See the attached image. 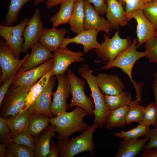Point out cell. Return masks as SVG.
Returning <instances> with one entry per match:
<instances>
[{
  "label": "cell",
  "mask_w": 157,
  "mask_h": 157,
  "mask_svg": "<svg viewBox=\"0 0 157 157\" xmlns=\"http://www.w3.org/2000/svg\"><path fill=\"white\" fill-rule=\"evenodd\" d=\"M157 0H144L145 3H148L151 2L152 1H154Z\"/></svg>",
  "instance_id": "816d5d0a"
},
{
  "label": "cell",
  "mask_w": 157,
  "mask_h": 157,
  "mask_svg": "<svg viewBox=\"0 0 157 157\" xmlns=\"http://www.w3.org/2000/svg\"><path fill=\"white\" fill-rule=\"evenodd\" d=\"M78 72L87 83L91 92V96L94 103V122L101 128L105 124L106 118L110 111L106 105L104 95L100 89L94 76L89 66L83 64L79 68Z\"/></svg>",
  "instance_id": "277c9868"
},
{
  "label": "cell",
  "mask_w": 157,
  "mask_h": 157,
  "mask_svg": "<svg viewBox=\"0 0 157 157\" xmlns=\"http://www.w3.org/2000/svg\"><path fill=\"white\" fill-rule=\"evenodd\" d=\"M99 32L94 29L84 30L73 38H64L60 48L67 47L68 44L72 43L81 44L83 47L84 54H86L92 49L100 47L101 44L97 40Z\"/></svg>",
  "instance_id": "d6986e66"
},
{
  "label": "cell",
  "mask_w": 157,
  "mask_h": 157,
  "mask_svg": "<svg viewBox=\"0 0 157 157\" xmlns=\"http://www.w3.org/2000/svg\"><path fill=\"white\" fill-rule=\"evenodd\" d=\"M32 0H11L8 6V12L6 15L3 25L10 26L16 23L21 8L28 2Z\"/></svg>",
  "instance_id": "4dcf8cb0"
},
{
  "label": "cell",
  "mask_w": 157,
  "mask_h": 157,
  "mask_svg": "<svg viewBox=\"0 0 157 157\" xmlns=\"http://www.w3.org/2000/svg\"><path fill=\"white\" fill-rule=\"evenodd\" d=\"M132 19L137 22L136 35L138 40L137 48L145 43L154 36L156 31L154 26L144 14L142 10H137L133 12L128 17L130 21Z\"/></svg>",
  "instance_id": "2e32d148"
},
{
  "label": "cell",
  "mask_w": 157,
  "mask_h": 157,
  "mask_svg": "<svg viewBox=\"0 0 157 157\" xmlns=\"http://www.w3.org/2000/svg\"><path fill=\"white\" fill-rule=\"evenodd\" d=\"M7 148L15 157H35V153L24 145L13 142L8 145Z\"/></svg>",
  "instance_id": "836d02e7"
},
{
  "label": "cell",
  "mask_w": 157,
  "mask_h": 157,
  "mask_svg": "<svg viewBox=\"0 0 157 157\" xmlns=\"http://www.w3.org/2000/svg\"><path fill=\"white\" fill-rule=\"evenodd\" d=\"M137 100H131L129 105V108L126 118V124L132 122L139 124L142 122L144 107L140 104Z\"/></svg>",
  "instance_id": "1f68e13d"
},
{
  "label": "cell",
  "mask_w": 157,
  "mask_h": 157,
  "mask_svg": "<svg viewBox=\"0 0 157 157\" xmlns=\"http://www.w3.org/2000/svg\"><path fill=\"white\" fill-rule=\"evenodd\" d=\"M106 17L112 29L129 24L128 20L123 5L117 0H106Z\"/></svg>",
  "instance_id": "ffe728a7"
},
{
  "label": "cell",
  "mask_w": 157,
  "mask_h": 157,
  "mask_svg": "<svg viewBox=\"0 0 157 157\" xmlns=\"http://www.w3.org/2000/svg\"><path fill=\"white\" fill-rule=\"evenodd\" d=\"M85 17L84 0H76L68 23L72 31L77 34L84 30Z\"/></svg>",
  "instance_id": "cb8c5ba5"
},
{
  "label": "cell",
  "mask_w": 157,
  "mask_h": 157,
  "mask_svg": "<svg viewBox=\"0 0 157 157\" xmlns=\"http://www.w3.org/2000/svg\"><path fill=\"white\" fill-rule=\"evenodd\" d=\"M138 40L135 38L129 47L119 53L113 60L107 63L100 69H107L116 67L121 69L129 76L132 83L136 92V99L140 102L142 99V93L144 83H138L133 79L132 71L134 65L138 60L146 56V53L137 50Z\"/></svg>",
  "instance_id": "7a4b0ae2"
},
{
  "label": "cell",
  "mask_w": 157,
  "mask_h": 157,
  "mask_svg": "<svg viewBox=\"0 0 157 157\" xmlns=\"http://www.w3.org/2000/svg\"><path fill=\"white\" fill-rule=\"evenodd\" d=\"M68 32L65 28H44L38 42L51 51L59 48Z\"/></svg>",
  "instance_id": "44dd1931"
},
{
  "label": "cell",
  "mask_w": 157,
  "mask_h": 157,
  "mask_svg": "<svg viewBox=\"0 0 157 157\" xmlns=\"http://www.w3.org/2000/svg\"><path fill=\"white\" fill-rule=\"evenodd\" d=\"M88 114L83 108L76 106L70 112L60 113L50 118V123L55 126L58 134V140H67L75 132H83L90 126L84 121V117Z\"/></svg>",
  "instance_id": "6da1fadb"
},
{
  "label": "cell",
  "mask_w": 157,
  "mask_h": 157,
  "mask_svg": "<svg viewBox=\"0 0 157 157\" xmlns=\"http://www.w3.org/2000/svg\"><path fill=\"white\" fill-rule=\"evenodd\" d=\"M129 108V106L125 105L110 110L106 119V128L110 130L115 127L125 126L126 124V118Z\"/></svg>",
  "instance_id": "4316f807"
},
{
  "label": "cell",
  "mask_w": 157,
  "mask_h": 157,
  "mask_svg": "<svg viewBox=\"0 0 157 157\" xmlns=\"http://www.w3.org/2000/svg\"><path fill=\"white\" fill-rule=\"evenodd\" d=\"M141 157H157V148L143 150Z\"/></svg>",
  "instance_id": "f6af8a7d"
},
{
  "label": "cell",
  "mask_w": 157,
  "mask_h": 157,
  "mask_svg": "<svg viewBox=\"0 0 157 157\" xmlns=\"http://www.w3.org/2000/svg\"><path fill=\"white\" fill-rule=\"evenodd\" d=\"M33 137L27 129L12 138L13 142L25 145L35 152V148Z\"/></svg>",
  "instance_id": "e575fe53"
},
{
  "label": "cell",
  "mask_w": 157,
  "mask_h": 157,
  "mask_svg": "<svg viewBox=\"0 0 157 157\" xmlns=\"http://www.w3.org/2000/svg\"><path fill=\"white\" fill-rule=\"evenodd\" d=\"M15 157L13 154L6 149L4 154V157Z\"/></svg>",
  "instance_id": "681fc988"
},
{
  "label": "cell",
  "mask_w": 157,
  "mask_h": 157,
  "mask_svg": "<svg viewBox=\"0 0 157 157\" xmlns=\"http://www.w3.org/2000/svg\"><path fill=\"white\" fill-rule=\"evenodd\" d=\"M85 1L84 30L94 29L109 34L112 29L108 20L101 17L94 6Z\"/></svg>",
  "instance_id": "9a60e30c"
},
{
  "label": "cell",
  "mask_w": 157,
  "mask_h": 157,
  "mask_svg": "<svg viewBox=\"0 0 157 157\" xmlns=\"http://www.w3.org/2000/svg\"><path fill=\"white\" fill-rule=\"evenodd\" d=\"M68 0H47L45 2V5L47 8L49 9Z\"/></svg>",
  "instance_id": "bcb514c9"
},
{
  "label": "cell",
  "mask_w": 157,
  "mask_h": 157,
  "mask_svg": "<svg viewBox=\"0 0 157 157\" xmlns=\"http://www.w3.org/2000/svg\"><path fill=\"white\" fill-rule=\"evenodd\" d=\"M56 127L51 124L36 138L34 139L35 157H46L50 151L51 138L56 136Z\"/></svg>",
  "instance_id": "603a6c76"
},
{
  "label": "cell",
  "mask_w": 157,
  "mask_h": 157,
  "mask_svg": "<svg viewBox=\"0 0 157 157\" xmlns=\"http://www.w3.org/2000/svg\"><path fill=\"white\" fill-rule=\"evenodd\" d=\"M31 51L18 70L26 71L43 64L53 58L54 54L39 42L33 45Z\"/></svg>",
  "instance_id": "e0dca14e"
},
{
  "label": "cell",
  "mask_w": 157,
  "mask_h": 157,
  "mask_svg": "<svg viewBox=\"0 0 157 157\" xmlns=\"http://www.w3.org/2000/svg\"><path fill=\"white\" fill-rule=\"evenodd\" d=\"M7 145L4 144H0V157H4V154L6 150Z\"/></svg>",
  "instance_id": "c3c4849f"
},
{
  "label": "cell",
  "mask_w": 157,
  "mask_h": 157,
  "mask_svg": "<svg viewBox=\"0 0 157 157\" xmlns=\"http://www.w3.org/2000/svg\"><path fill=\"white\" fill-rule=\"evenodd\" d=\"M142 10L145 17L157 30V0L146 3Z\"/></svg>",
  "instance_id": "d590c367"
},
{
  "label": "cell",
  "mask_w": 157,
  "mask_h": 157,
  "mask_svg": "<svg viewBox=\"0 0 157 157\" xmlns=\"http://www.w3.org/2000/svg\"><path fill=\"white\" fill-rule=\"evenodd\" d=\"M58 84L56 90L53 92V99L50 109L53 116L66 112L68 109L67 100L71 93L70 85L67 75L64 74L56 76Z\"/></svg>",
  "instance_id": "9c48e42d"
},
{
  "label": "cell",
  "mask_w": 157,
  "mask_h": 157,
  "mask_svg": "<svg viewBox=\"0 0 157 157\" xmlns=\"http://www.w3.org/2000/svg\"><path fill=\"white\" fill-rule=\"evenodd\" d=\"M103 37L104 40L101 44L100 47L94 50L99 58L107 62L114 60L119 53L129 48L132 43L129 36L126 38H121L118 31L115 32L112 38L106 33L103 34Z\"/></svg>",
  "instance_id": "8992f818"
},
{
  "label": "cell",
  "mask_w": 157,
  "mask_h": 157,
  "mask_svg": "<svg viewBox=\"0 0 157 157\" xmlns=\"http://www.w3.org/2000/svg\"><path fill=\"white\" fill-rule=\"evenodd\" d=\"M59 149L53 140H51V142L50 151L48 157H58L59 156Z\"/></svg>",
  "instance_id": "ee69618b"
},
{
  "label": "cell",
  "mask_w": 157,
  "mask_h": 157,
  "mask_svg": "<svg viewBox=\"0 0 157 157\" xmlns=\"http://www.w3.org/2000/svg\"><path fill=\"white\" fill-rule=\"evenodd\" d=\"M28 55L27 54L22 60H19L5 40L0 38V66L2 72L0 83H3L18 71Z\"/></svg>",
  "instance_id": "ba28073f"
},
{
  "label": "cell",
  "mask_w": 157,
  "mask_h": 157,
  "mask_svg": "<svg viewBox=\"0 0 157 157\" xmlns=\"http://www.w3.org/2000/svg\"><path fill=\"white\" fill-rule=\"evenodd\" d=\"M123 1L125 4V12L127 19L134 11L142 10L145 4L144 0H123Z\"/></svg>",
  "instance_id": "ab89813d"
},
{
  "label": "cell",
  "mask_w": 157,
  "mask_h": 157,
  "mask_svg": "<svg viewBox=\"0 0 157 157\" xmlns=\"http://www.w3.org/2000/svg\"><path fill=\"white\" fill-rule=\"evenodd\" d=\"M53 52L54 63L52 76L64 74L72 63H82L85 60L82 52H74L68 49L67 47L57 48Z\"/></svg>",
  "instance_id": "8fae6325"
},
{
  "label": "cell",
  "mask_w": 157,
  "mask_h": 157,
  "mask_svg": "<svg viewBox=\"0 0 157 157\" xmlns=\"http://www.w3.org/2000/svg\"><path fill=\"white\" fill-rule=\"evenodd\" d=\"M146 56L149 62L157 64V35L154 36L144 45Z\"/></svg>",
  "instance_id": "74e56055"
},
{
  "label": "cell",
  "mask_w": 157,
  "mask_h": 157,
  "mask_svg": "<svg viewBox=\"0 0 157 157\" xmlns=\"http://www.w3.org/2000/svg\"><path fill=\"white\" fill-rule=\"evenodd\" d=\"M55 76H52L44 90L27 110L29 113H35L54 117L50 109L53 90L55 85Z\"/></svg>",
  "instance_id": "5bb4252c"
},
{
  "label": "cell",
  "mask_w": 157,
  "mask_h": 157,
  "mask_svg": "<svg viewBox=\"0 0 157 157\" xmlns=\"http://www.w3.org/2000/svg\"><path fill=\"white\" fill-rule=\"evenodd\" d=\"M44 28L39 9L35 10L32 17L24 30V39L22 52L26 53L28 49L38 42L40 37Z\"/></svg>",
  "instance_id": "7c38bea8"
},
{
  "label": "cell",
  "mask_w": 157,
  "mask_h": 157,
  "mask_svg": "<svg viewBox=\"0 0 157 157\" xmlns=\"http://www.w3.org/2000/svg\"><path fill=\"white\" fill-rule=\"evenodd\" d=\"M157 35V30H156L155 31L154 36Z\"/></svg>",
  "instance_id": "11a10c76"
},
{
  "label": "cell",
  "mask_w": 157,
  "mask_h": 157,
  "mask_svg": "<svg viewBox=\"0 0 157 157\" xmlns=\"http://www.w3.org/2000/svg\"><path fill=\"white\" fill-rule=\"evenodd\" d=\"M152 129H149L143 137H147L149 140L144 146L143 150L157 148V126H154Z\"/></svg>",
  "instance_id": "60d3db41"
},
{
  "label": "cell",
  "mask_w": 157,
  "mask_h": 157,
  "mask_svg": "<svg viewBox=\"0 0 157 157\" xmlns=\"http://www.w3.org/2000/svg\"><path fill=\"white\" fill-rule=\"evenodd\" d=\"M95 78L100 89L105 95H117L124 91L125 85L117 74L99 73Z\"/></svg>",
  "instance_id": "ac0fdd59"
},
{
  "label": "cell",
  "mask_w": 157,
  "mask_h": 157,
  "mask_svg": "<svg viewBox=\"0 0 157 157\" xmlns=\"http://www.w3.org/2000/svg\"><path fill=\"white\" fill-rule=\"evenodd\" d=\"M76 0H69L61 4L59 11L50 18L52 27L57 28L60 25L68 24Z\"/></svg>",
  "instance_id": "83f0119b"
},
{
  "label": "cell",
  "mask_w": 157,
  "mask_h": 157,
  "mask_svg": "<svg viewBox=\"0 0 157 157\" xmlns=\"http://www.w3.org/2000/svg\"><path fill=\"white\" fill-rule=\"evenodd\" d=\"M33 85L14 87L8 90L2 103L1 117L6 119L18 114L23 104L27 94Z\"/></svg>",
  "instance_id": "52a82bcc"
},
{
  "label": "cell",
  "mask_w": 157,
  "mask_h": 157,
  "mask_svg": "<svg viewBox=\"0 0 157 157\" xmlns=\"http://www.w3.org/2000/svg\"><path fill=\"white\" fill-rule=\"evenodd\" d=\"M52 69L44 75L29 90L19 113L26 110L44 89L52 76Z\"/></svg>",
  "instance_id": "d4e9b609"
},
{
  "label": "cell",
  "mask_w": 157,
  "mask_h": 157,
  "mask_svg": "<svg viewBox=\"0 0 157 157\" xmlns=\"http://www.w3.org/2000/svg\"><path fill=\"white\" fill-rule=\"evenodd\" d=\"M17 71L3 83L0 88V106L7 94L10 85L12 84L16 77Z\"/></svg>",
  "instance_id": "b9f144b4"
},
{
  "label": "cell",
  "mask_w": 157,
  "mask_h": 157,
  "mask_svg": "<svg viewBox=\"0 0 157 157\" xmlns=\"http://www.w3.org/2000/svg\"><path fill=\"white\" fill-rule=\"evenodd\" d=\"M150 129L149 126L144 124L142 122L135 127L127 131L116 133L114 135L125 140H134L143 137L145 133Z\"/></svg>",
  "instance_id": "d6a6232c"
},
{
  "label": "cell",
  "mask_w": 157,
  "mask_h": 157,
  "mask_svg": "<svg viewBox=\"0 0 157 157\" xmlns=\"http://www.w3.org/2000/svg\"><path fill=\"white\" fill-rule=\"evenodd\" d=\"M30 19L24 18L22 22L14 26L0 25V35L10 47L16 57L19 59L24 41L23 33Z\"/></svg>",
  "instance_id": "30bf717a"
},
{
  "label": "cell",
  "mask_w": 157,
  "mask_h": 157,
  "mask_svg": "<svg viewBox=\"0 0 157 157\" xmlns=\"http://www.w3.org/2000/svg\"><path fill=\"white\" fill-rule=\"evenodd\" d=\"M157 119V104L152 103L144 107V114L142 122L149 126L154 125Z\"/></svg>",
  "instance_id": "8d00e7d4"
},
{
  "label": "cell",
  "mask_w": 157,
  "mask_h": 157,
  "mask_svg": "<svg viewBox=\"0 0 157 157\" xmlns=\"http://www.w3.org/2000/svg\"><path fill=\"white\" fill-rule=\"evenodd\" d=\"M154 78L153 82L152 88L155 99V102L157 104V72H154L153 74Z\"/></svg>",
  "instance_id": "7dc6e473"
},
{
  "label": "cell",
  "mask_w": 157,
  "mask_h": 157,
  "mask_svg": "<svg viewBox=\"0 0 157 157\" xmlns=\"http://www.w3.org/2000/svg\"><path fill=\"white\" fill-rule=\"evenodd\" d=\"M122 4L123 5V0H117Z\"/></svg>",
  "instance_id": "f5cc1de1"
},
{
  "label": "cell",
  "mask_w": 157,
  "mask_h": 157,
  "mask_svg": "<svg viewBox=\"0 0 157 157\" xmlns=\"http://www.w3.org/2000/svg\"><path fill=\"white\" fill-rule=\"evenodd\" d=\"M94 122L91 126L81 134L71 140H59L56 143L59 151L60 157H73L84 151H89L94 157L96 146L93 140L94 131L99 128Z\"/></svg>",
  "instance_id": "3957f363"
},
{
  "label": "cell",
  "mask_w": 157,
  "mask_h": 157,
  "mask_svg": "<svg viewBox=\"0 0 157 157\" xmlns=\"http://www.w3.org/2000/svg\"><path fill=\"white\" fill-rule=\"evenodd\" d=\"M90 4H92L94 9L101 16L106 14V0H85Z\"/></svg>",
  "instance_id": "7bdbcfd3"
},
{
  "label": "cell",
  "mask_w": 157,
  "mask_h": 157,
  "mask_svg": "<svg viewBox=\"0 0 157 157\" xmlns=\"http://www.w3.org/2000/svg\"><path fill=\"white\" fill-rule=\"evenodd\" d=\"M53 58L40 65L26 71L18 70L16 77L12 84L13 86L33 85L40 78L52 69Z\"/></svg>",
  "instance_id": "4fadbf2b"
},
{
  "label": "cell",
  "mask_w": 157,
  "mask_h": 157,
  "mask_svg": "<svg viewBox=\"0 0 157 157\" xmlns=\"http://www.w3.org/2000/svg\"><path fill=\"white\" fill-rule=\"evenodd\" d=\"M154 126H157V119L154 125Z\"/></svg>",
  "instance_id": "db71d44e"
},
{
  "label": "cell",
  "mask_w": 157,
  "mask_h": 157,
  "mask_svg": "<svg viewBox=\"0 0 157 157\" xmlns=\"http://www.w3.org/2000/svg\"><path fill=\"white\" fill-rule=\"evenodd\" d=\"M46 0H34L33 3V4L34 6H36L46 1Z\"/></svg>",
  "instance_id": "f907efd6"
},
{
  "label": "cell",
  "mask_w": 157,
  "mask_h": 157,
  "mask_svg": "<svg viewBox=\"0 0 157 157\" xmlns=\"http://www.w3.org/2000/svg\"><path fill=\"white\" fill-rule=\"evenodd\" d=\"M69 79L72 98L69 104L68 109H72L74 106H78L85 110L90 116L94 115V103L92 98L88 97L84 91L86 85V81L78 77L70 69L67 71Z\"/></svg>",
  "instance_id": "5b68a950"
},
{
  "label": "cell",
  "mask_w": 157,
  "mask_h": 157,
  "mask_svg": "<svg viewBox=\"0 0 157 157\" xmlns=\"http://www.w3.org/2000/svg\"><path fill=\"white\" fill-rule=\"evenodd\" d=\"M28 129L33 137H36L48 126L50 118L47 116L35 113H28Z\"/></svg>",
  "instance_id": "f1b7e54d"
},
{
  "label": "cell",
  "mask_w": 157,
  "mask_h": 157,
  "mask_svg": "<svg viewBox=\"0 0 157 157\" xmlns=\"http://www.w3.org/2000/svg\"><path fill=\"white\" fill-rule=\"evenodd\" d=\"M7 124L11 138L28 129L29 124L28 113L27 110L18 113L15 116H10L7 119Z\"/></svg>",
  "instance_id": "484cf974"
},
{
  "label": "cell",
  "mask_w": 157,
  "mask_h": 157,
  "mask_svg": "<svg viewBox=\"0 0 157 157\" xmlns=\"http://www.w3.org/2000/svg\"><path fill=\"white\" fill-rule=\"evenodd\" d=\"M149 138L144 137L142 139L125 140L123 139L120 142L116 157H135L143 150L148 142Z\"/></svg>",
  "instance_id": "7402d4cb"
},
{
  "label": "cell",
  "mask_w": 157,
  "mask_h": 157,
  "mask_svg": "<svg viewBox=\"0 0 157 157\" xmlns=\"http://www.w3.org/2000/svg\"><path fill=\"white\" fill-rule=\"evenodd\" d=\"M106 106L113 110L123 106H129L132 100V94L129 92H124L115 95H104Z\"/></svg>",
  "instance_id": "f546056e"
},
{
  "label": "cell",
  "mask_w": 157,
  "mask_h": 157,
  "mask_svg": "<svg viewBox=\"0 0 157 157\" xmlns=\"http://www.w3.org/2000/svg\"><path fill=\"white\" fill-rule=\"evenodd\" d=\"M7 124V119L0 117V140L1 144L7 146L13 143Z\"/></svg>",
  "instance_id": "f35d334b"
}]
</instances>
